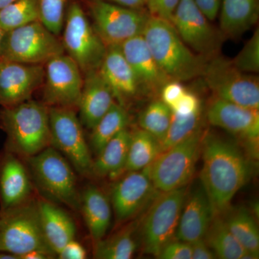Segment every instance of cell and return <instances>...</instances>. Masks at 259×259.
I'll return each instance as SVG.
<instances>
[{
    "instance_id": "40",
    "label": "cell",
    "mask_w": 259,
    "mask_h": 259,
    "mask_svg": "<svg viewBox=\"0 0 259 259\" xmlns=\"http://www.w3.org/2000/svg\"><path fill=\"white\" fill-rule=\"evenodd\" d=\"M187 91L182 81L170 80L163 85L161 90V100L168 107L175 105L179 99Z\"/></svg>"
},
{
    "instance_id": "36",
    "label": "cell",
    "mask_w": 259,
    "mask_h": 259,
    "mask_svg": "<svg viewBox=\"0 0 259 259\" xmlns=\"http://www.w3.org/2000/svg\"><path fill=\"white\" fill-rule=\"evenodd\" d=\"M242 72L255 74L259 71V31L254 32L238 55L231 60Z\"/></svg>"
},
{
    "instance_id": "31",
    "label": "cell",
    "mask_w": 259,
    "mask_h": 259,
    "mask_svg": "<svg viewBox=\"0 0 259 259\" xmlns=\"http://www.w3.org/2000/svg\"><path fill=\"white\" fill-rule=\"evenodd\" d=\"M132 225L107 239L102 238L95 243L94 255L100 259H130L138 249Z\"/></svg>"
},
{
    "instance_id": "42",
    "label": "cell",
    "mask_w": 259,
    "mask_h": 259,
    "mask_svg": "<svg viewBox=\"0 0 259 259\" xmlns=\"http://www.w3.org/2000/svg\"><path fill=\"white\" fill-rule=\"evenodd\" d=\"M199 9L209 21H213L218 16L221 8V0H194Z\"/></svg>"
},
{
    "instance_id": "26",
    "label": "cell",
    "mask_w": 259,
    "mask_h": 259,
    "mask_svg": "<svg viewBox=\"0 0 259 259\" xmlns=\"http://www.w3.org/2000/svg\"><path fill=\"white\" fill-rule=\"evenodd\" d=\"M131 132L126 128L110 140L93 161V175L115 177L125 170Z\"/></svg>"
},
{
    "instance_id": "48",
    "label": "cell",
    "mask_w": 259,
    "mask_h": 259,
    "mask_svg": "<svg viewBox=\"0 0 259 259\" xmlns=\"http://www.w3.org/2000/svg\"><path fill=\"white\" fill-rule=\"evenodd\" d=\"M14 1L15 0H0V10L8 6V5Z\"/></svg>"
},
{
    "instance_id": "22",
    "label": "cell",
    "mask_w": 259,
    "mask_h": 259,
    "mask_svg": "<svg viewBox=\"0 0 259 259\" xmlns=\"http://www.w3.org/2000/svg\"><path fill=\"white\" fill-rule=\"evenodd\" d=\"M115 102L113 94L99 69L83 75L82 91L77 107L81 125L93 129Z\"/></svg>"
},
{
    "instance_id": "15",
    "label": "cell",
    "mask_w": 259,
    "mask_h": 259,
    "mask_svg": "<svg viewBox=\"0 0 259 259\" xmlns=\"http://www.w3.org/2000/svg\"><path fill=\"white\" fill-rule=\"evenodd\" d=\"M45 69L41 64L0 60V105L13 106L30 100L42 88Z\"/></svg>"
},
{
    "instance_id": "7",
    "label": "cell",
    "mask_w": 259,
    "mask_h": 259,
    "mask_svg": "<svg viewBox=\"0 0 259 259\" xmlns=\"http://www.w3.org/2000/svg\"><path fill=\"white\" fill-rule=\"evenodd\" d=\"M64 53L61 39L38 20L6 32L0 60L44 65Z\"/></svg>"
},
{
    "instance_id": "5",
    "label": "cell",
    "mask_w": 259,
    "mask_h": 259,
    "mask_svg": "<svg viewBox=\"0 0 259 259\" xmlns=\"http://www.w3.org/2000/svg\"><path fill=\"white\" fill-rule=\"evenodd\" d=\"M27 158L34 180L49 198L73 210H80L74 171L59 151L51 146Z\"/></svg>"
},
{
    "instance_id": "24",
    "label": "cell",
    "mask_w": 259,
    "mask_h": 259,
    "mask_svg": "<svg viewBox=\"0 0 259 259\" xmlns=\"http://www.w3.org/2000/svg\"><path fill=\"white\" fill-rule=\"evenodd\" d=\"M80 210L95 243L104 238L112 219L108 197L95 186H88L80 194Z\"/></svg>"
},
{
    "instance_id": "28",
    "label": "cell",
    "mask_w": 259,
    "mask_h": 259,
    "mask_svg": "<svg viewBox=\"0 0 259 259\" xmlns=\"http://www.w3.org/2000/svg\"><path fill=\"white\" fill-rule=\"evenodd\" d=\"M223 218L227 226L246 251L258 257L259 232L254 218L244 207L228 209Z\"/></svg>"
},
{
    "instance_id": "25",
    "label": "cell",
    "mask_w": 259,
    "mask_h": 259,
    "mask_svg": "<svg viewBox=\"0 0 259 259\" xmlns=\"http://www.w3.org/2000/svg\"><path fill=\"white\" fill-rule=\"evenodd\" d=\"M258 0H221L220 25L223 35L240 36L258 18Z\"/></svg>"
},
{
    "instance_id": "2",
    "label": "cell",
    "mask_w": 259,
    "mask_h": 259,
    "mask_svg": "<svg viewBox=\"0 0 259 259\" xmlns=\"http://www.w3.org/2000/svg\"><path fill=\"white\" fill-rule=\"evenodd\" d=\"M142 35L155 60L170 79L185 81L202 76L207 59L186 45L171 23L149 15Z\"/></svg>"
},
{
    "instance_id": "34",
    "label": "cell",
    "mask_w": 259,
    "mask_h": 259,
    "mask_svg": "<svg viewBox=\"0 0 259 259\" xmlns=\"http://www.w3.org/2000/svg\"><path fill=\"white\" fill-rule=\"evenodd\" d=\"M172 110L162 100H155L148 105L139 116L141 129L153 135L161 142L171 124Z\"/></svg>"
},
{
    "instance_id": "3",
    "label": "cell",
    "mask_w": 259,
    "mask_h": 259,
    "mask_svg": "<svg viewBox=\"0 0 259 259\" xmlns=\"http://www.w3.org/2000/svg\"><path fill=\"white\" fill-rule=\"evenodd\" d=\"M0 128L7 136L5 149L28 158L51 146L49 107L28 100L0 110Z\"/></svg>"
},
{
    "instance_id": "6",
    "label": "cell",
    "mask_w": 259,
    "mask_h": 259,
    "mask_svg": "<svg viewBox=\"0 0 259 259\" xmlns=\"http://www.w3.org/2000/svg\"><path fill=\"white\" fill-rule=\"evenodd\" d=\"M62 32L64 53L78 65L83 75L98 70L107 47L79 3H71L68 8Z\"/></svg>"
},
{
    "instance_id": "37",
    "label": "cell",
    "mask_w": 259,
    "mask_h": 259,
    "mask_svg": "<svg viewBox=\"0 0 259 259\" xmlns=\"http://www.w3.org/2000/svg\"><path fill=\"white\" fill-rule=\"evenodd\" d=\"M180 0H147L146 7L151 16L157 17L171 23L172 17Z\"/></svg>"
},
{
    "instance_id": "19",
    "label": "cell",
    "mask_w": 259,
    "mask_h": 259,
    "mask_svg": "<svg viewBox=\"0 0 259 259\" xmlns=\"http://www.w3.org/2000/svg\"><path fill=\"white\" fill-rule=\"evenodd\" d=\"M32 185L28 170L15 153H0V211L13 208L31 198Z\"/></svg>"
},
{
    "instance_id": "9",
    "label": "cell",
    "mask_w": 259,
    "mask_h": 259,
    "mask_svg": "<svg viewBox=\"0 0 259 259\" xmlns=\"http://www.w3.org/2000/svg\"><path fill=\"white\" fill-rule=\"evenodd\" d=\"M200 129L185 141L160 153L150 165L153 186L161 192L187 187L192 180L204 136Z\"/></svg>"
},
{
    "instance_id": "32",
    "label": "cell",
    "mask_w": 259,
    "mask_h": 259,
    "mask_svg": "<svg viewBox=\"0 0 259 259\" xmlns=\"http://www.w3.org/2000/svg\"><path fill=\"white\" fill-rule=\"evenodd\" d=\"M202 128V109L189 115H180L173 112L168 131L160 142L161 153L185 141Z\"/></svg>"
},
{
    "instance_id": "10",
    "label": "cell",
    "mask_w": 259,
    "mask_h": 259,
    "mask_svg": "<svg viewBox=\"0 0 259 259\" xmlns=\"http://www.w3.org/2000/svg\"><path fill=\"white\" fill-rule=\"evenodd\" d=\"M51 146L83 176L93 175V160L74 109L49 107Z\"/></svg>"
},
{
    "instance_id": "47",
    "label": "cell",
    "mask_w": 259,
    "mask_h": 259,
    "mask_svg": "<svg viewBox=\"0 0 259 259\" xmlns=\"http://www.w3.org/2000/svg\"><path fill=\"white\" fill-rule=\"evenodd\" d=\"M6 33V31H5L2 27L0 26V59H1V51L2 48H3V40H4V37Z\"/></svg>"
},
{
    "instance_id": "18",
    "label": "cell",
    "mask_w": 259,
    "mask_h": 259,
    "mask_svg": "<svg viewBox=\"0 0 259 259\" xmlns=\"http://www.w3.org/2000/svg\"><path fill=\"white\" fill-rule=\"evenodd\" d=\"M214 218L208 196L199 180L186 194L177 227V239L188 243L204 239Z\"/></svg>"
},
{
    "instance_id": "30",
    "label": "cell",
    "mask_w": 259,
    "mask_h": 259,
    "mask_svg": "<svg viewBox=\"0 0 259 259\" xmlns=\"http://www.w3.org/2000/svg\"><path fill=\"white\" fill-rule=\"evenodd\" d=\"M129 121L128 112L125 107L115 102L91 130L90 145L97 156L110 140L121 131L127 128Z\"/></svg>"
},
{
    "instance_id": "29",
    "label": "cell",
    "mask_w": 259,
    "mask_h": 259,
    "mask_svg": "<svg viewBox=\"0 0 259 259\" xmlns=\"http://www.w3.org/2000/svg\"><path fill=\"white\" fill-rule=\"evenodd\" d=\"M161 153V144L156 137L144 130H137L131 133L125 170L143 169L152 164Z\"/></svg>"
},
{
    "instance_id": "46",
    "label": "cell",
    "mask_w": 259,
    "mask_h": 259,
    "mask_svg": "<svg viewBox=\"0 0 259 259\" xmlns=\"http://www.w3.org/2000/svg\"><path fill=\"white\" fill-rule=\"evenodd\" d=\"M0 259H20L18 255L9 252L0 251Z\"/></svg>"
},
{
    "instance_id": "35",
    "label": "cell",
    "mask_w": 259,
    "mask_h": 259,
    "mask_svg": "<svg viewBox=\"0 0 259 259\" xmlns=\"http://www.w3.org/2000/svg\"><path fill=\"white\" fill-rule=\"evenodd\" d=\"M39 21L59 36L63 30L68 0H36Z\"/></svg>"
},
{
    "instance_id": "20",
    "label": "cell",
    "mask_w": 259,
    "mask_h": 259,
    "mask_svg": "<svg viewBox=\"0 0 259 259\" xmlns=\"http://www.w3.org/2000/svg\"><path fill=\"white\" fill-rule=\"evenodd\" d=\"M99 71L111 90L115 102L125 107L139 94L141 87L120 46L107 47Z\"/></svg>"
},
{
    "instance_id": "39",
    "label": "cell",
    "mask_w": 259,
    "mask_h": 259,
    "mask_svg": "<svg viewBox=\"0 0 259 259\" xmlns=\"http://www.w3.org/2000/svg\"><path fill=\"white\" fill-rule=\"evenodd\" d=\"M161 259H192V247L188 242L172 241L162 249L157 257Z\"/></svg>"
},
{
    "instance_id": "11",
    "label": "cell",
    "mask_w": 259,
    "mask_h": 259,
    "mask_svg": "<svg viewBox=\"0 0 259 259\" xmlns=\"http://www.w3.org/2000/svg\"><path fill=\"white\" fill-rule=\"evenodd\" d=\"M187 192V187H182L162 192L155 199L143 223L141 237L145 253L158 257L176 237Z\"/></svg>"
},
{
    "instance_id": "45",
    "label": "cell",
    "mask_w": 259,
    "mask_h": 259,
    "mask_svg": "<svg viewBox=\"0 0 259 259\" xmlns=\"http://www.w3.org/2000/svg\"><path fill=\"white\" fill-rule=\"evenodd\" d=\"M53 258L50 255L47 254L41 251H35L29 252L21 257V259H47Z\"/></svg>"
},
{
    "instance_id": "43",
    "label": "cell",
    "mask_w": 259,
    "mask_h": 259,
    "mask_svg": "<svg viewBox=\"0 0 259 259\" xmlns=\"http://www.w3.org/2000/svg\"><path fill=\"white\" fill-rule=\"evenodd\" d=\"M191 243L192 247V259H213L216 258L213 250L209 248L204 239L198 240Z\"/></svg>"
},
{
    "instance_id": "21",
    "label": "cell",
    "mask_w": 259,
    "mask_h": 259,
    "mask_svg": "<svg viewBox=\"0 0 259 259\" xmlns=\"http://www.w3.org/2000/svg\"><path fill=\"white\" fill-rule=\"evenodd\" d=\"M120 48L141 89L161 92L163 85L171 80L158 66L142 35L126 40L121 44Z\"/></svg>"
},
{
    "instance_id": "41",
    "label": "cell",
    "mask_w": 259,
    "mask_h": 259,
    "mask_svg": "<svg viewBox=\"0 0 259 259\" xmlns=\"http://www.w3.org/2000/svg\"><path fill=\"white\" fill-rule=\"evenodd\" d=\"M58 256L61 259H84L87 252L83 245L74 239L65 245Z\"/></svg>"
},
{
    "instance_id": "1",
    "label": "cell",
    "mask_w": 259,
    "mask_h": 259,
    "mask_svg": "<svg viewBox=\"0 0 259 259\" xmlns=\"http://www.w3.org/2000/svg\"><path fill=\"white\" fill-rule=\"evenodd\" d=\"M201 183L215 216H222L231 207L238 191L250 180V160L236 142L204 133L201 145Z\"/></svg>"
},
{
    "instance_id": "38",
    "label": "cell",
    "mask_w": 259,
    "mask_h": 259,
    "mask_svg": "<svg viewBox=\"0 0 259 259\" xmlns=\"http://www.w3.org/2000/svg\"><path fill=\"white\" fill-rule=\"evenodd\" d=\"M174 113L180 115H189L202 110V104L195 94L186 91L178 101L170 107Z\"/></svg>"
},
{
    "instance_id": "27",
    "label": "cell",
    "mask_w": 259,
    "mask_h": 259,
    "mask_svg": "<svg viewBox=\"0 0 259 259\" xmlns=\"http://www.w3.org/2000/svg\"><path fill=\"white\" fill-rule=\"evenodd\" d=\"M218 258L255 259L258 257L248 253L227 226L221 216L213 218L204 238Z\"/></svg>"
},
{
    "instance_id": "8",
    "label": "cell",
    "mask_w": 259,
    "mask_h": 259,
    "mask_svg": "<svg viewBox=\"0 0 259 259\" xmlns=\"http://www.w3.org/2000/svg\"><path fill=\"white\" fill-rule=\"evenodd\" d=\"M202 76L217 98L258 110V78L242 72L231 60L214 56L207 61Z\"/></svg>"
},
{
    "instance_id": "14",
    "label": "cell",
    "mask_w": 259,
    "mask_h": 259,
    "mask_svg": "<svg viewBox=\"0 0 259 259\" xmlns=\"http://www.w3.org/2000/svg\"><path fill=\"white\" fill-rule=\"evenodd\" d=\"M171 23L182 40L195 54L207 60L218 55L223 34L210 25L194 0H180Z\"/></svg>"
},
{
    "instance_id": "16",
    "label": "cell",
    "mask_w": 259,
    "mask_h": 259,
    "mask_svg": "<svg viewBox=\"0 0 259 259\" xmlns=\"http://www.w3.org/2000/svg\"><path fill=\"white\" fill-rule=\"evenodd\" d=\"M150 166L128 171L114 185L112 204L116 220L125 222L135 217L154 195Z\"/></svg>"
},
{
    "instance_id": "17",
    "label": "cell",
    "mask_w": 259,
    "mask_h": 259,
    "mask_svg": "<svg viewBox=\"0 0 259 259\" xmlns=\"http://www.w3.org/2000/svg\"><path fill=\"white\" fill-rule=\"evenodd\" d=\"M206 117L210 125L225 130L250 146H258V110L214 97L207 107Z\"/></svg>"
},
{
    "instance_id": "4",
    "label": "cell",
    "mask_w": 259,
    "mask_h": 259,
    "mask_svg": "<svg viewBox=\"0 0 259 259\" xmlns=\"http://www.w3.org/2000/svg\"><path fill=\"white\" fill-rule=\"evenodd\" d=\"M56 255L48 244L40 223L37 199L0 211V251L9 252L20 259L29 252Z\"/></svg>"
},
{
    "instance_id": "44",
    "label": "cell",
    "mask_w": 259,
    "mask_h": 259,
    "mask_svg": "<svg viewBox=\"0 0 259 259\" xmlns=\"http://www.w3.org/2000/svg\"><path fill=\"white\" fill-rule=\"evenodd\" d=\"M113 4L134 10H142L146 7L147 0H106Z\"/></svg>"
},
{
    "instance_id": "33",
    "label": "cell",
    "mask_w": 259,
    "mask_h": 259,
    "mask_svg": "<svg viewBox=\"0 0 259 259\" xmlns=\"http://www.w3.org/2000/svg\"><path fill=\"white\" fill-rule=\"evenodd\" d=\"M38 20L36 0H15L0 10V26L6 32Z\"/></svg>"
},
{
    "instance_id": "23",
    "label": "cell",
    "mask_w": 259,
    "mask_h": 259,
    "mask_svg": "<svg viewBox=\"0 0 259 259\" xmlns=\"http://www.w3.org/2000/svg\"><path fill=\"white\" fill-rule=\"evenodd\" d=\"M44 236L51 250L58 255L69 242L75 239L76 227L69 213L46 199H37Z\"/></svg>"
},
{
    "instance_id": "13",
    "label": "cell",
    "mask_w": 259,
    "mask_h": 259,
    "mask_svg": "<svg viewBox=\"0 0 259 259\" xmlns=\"http://www.w3.org/2000/svg\"><path fill=\"white\" fill-rule=\"evenodd\" d=\"M44 69L42 103L49 107L77 108L83 83L78 65L64 53L48 61Z\"/></svg>"
},
{
    "instance_id": "12",
    "label": "cell",
    "mask_w": 259,
    "mask_h": 259,
    "mask_svg": "<svg viewBox=\"0 0 259 259\" xmlns=\"http://www.w3.org/2000/svg\"><path fill=\"white\" fill-rule=\"evenodd\" d=\"M94 30L106 47L120 46L142 35L149 14L124 8L106 0H88Z\"/></svg>"
}]
</instances>
